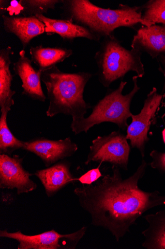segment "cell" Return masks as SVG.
<instances>
[{
    "mask_svg": "<svg viewBox=\"0 0 165 249\" xmlns=\"http://www.w3.org/2000/svg\"><path fill=\"white\" fill-rule=\"evenodd\" d=\"M87 230L83 227L75 232L61 234L53 230L34 235L4 230L0 231V237L16 241L18 249H75Z\"/></svg>",
    "mask_w": 165,
    "mask_h": 249,
    "instance_id": "52a82bcc",
    "label": "cell"
},
{
    "mask_svg": "<svg viewBox=\"0 0 165 249\" xmlns=\"http://www.w3.org/2000/svg\"><path fill=\"white\" fill-rule=\"evenodd\" d=\"M73 51L70 49L60 48H44L41 45L30 49L31 61L39 67V70L45 71L57 66L60 63L72 56Z\"/></svg>",
    "mask_w": 165,
    "mask_h": 249,
    "instance_id": "ac0fdd59",
    "label": "cell"
},
{
    "mask_svg": "<svg viewBox=\"0 0 165 249\" xmlns=\"http://www.w3.org/2000/svg\"><path fill=\"white\" fill-rule=\"evenodd\" d=\"M158 64V71L163 75L164 77V83L162 91V95L165 97V55H160L157 58Z\"/></svg>",
    "mask_w": 165,
    "mask_h": 249,
    "instance_id": "d4e9b609",
    "label": "cell"
},
{
    "mask_svg": "<svg viewBox=\"0 0 165 249\" xmlns=\"http://www.w3.org/2000/svg\"><path fill=\"white\" fill-rule=\"evenodd\" d=\"M10 3V1H5V0L0 1V15L2 16L5 15V14L7 12V9L9 6Z\"/></svg>",
    "mask_w": 165,
    "mask_h": 249,
    "instance_id": "484cf974",
    "label": "cell"
},
{
    "mask_svg": "<svg viewBox=\"0 0 165 249\" xmlns=\"http://www.w3.org/2000/svg\"><path fill=\"white\" fill-rule=\"evenodd\" d=\"M143 53L134 48L128 50L114 35L103 38L99 50L95 55L98 67V78L105 88L117 80L123 79L130 71L135 72L138 78L145 74L141 61Z\"/></svg>",
    "mask_w": 165,
    "mask_h": 249,
    "instance_id": "277c9868",
    "label": "cell"
},
{
    "mask_svg": "<svg viewBox=\"0 0 165 249\" xmlns=\"http://www.w3.org/2000/svg\"><path fill=\"white\" fill-rule=\"evenodd\" d=\"M137 79V75L133 77L134 87L127 95H123L127 84L123 80L116 89L109 90L105 97L93 107L88 117L73 121L71 128L74 133H87L93 126L106 122L115 124L122 130H127L128 120L133 116L130 109L131 103L140 89Z\"/></svg>",
    "mask_w": 165,
    "mask_h": 249,
    "instance_id": "5b68a950",
    "label": "cell"
},
{
    "mask_svg": "<svg viewBox=\"0 0 165 249\" xmlns=\"http://www.w3.org/2000/svg\"><path fill=\"white\" fill-rule=\"evenodd\" d=\"M149 228L142 232L143 247L148 249H165V210L146 215Z\"/></svg>",
    "mask_w": 165,
    "mask_h": 249,
    "instance_id": "e0dca14e",
    "label": "cell"
},
{
    "mask_svg": "<svg viewBox=\"0 0 165 249\" xmlns=\"http://www.w3.org/2000/svg\"><path fill=\"white\" fill-rule=\"evenodd\" d=\"M92 75L88 72L67 73L57 66L43 71L41 80L47 89L49 106L46 116H72L73 121L85 118L90 105L84 99L85 88Z\"/></svg>",
    "mask_w": 165,
    "mask_h": 249,
    "instance_id": "3957f363",
    "label": "cell"
},
{
    "mask_svg": "<svg viewBox=\"0 0 165 249\" xmlns=\"http://www.w3.org/2000/svg\"><path fill=\"white\" fill-rule=\"evenodd\" d=\"M32 61L26 56L25 50L19 53V58L13 64V70L22 82V94L35 101L44 102L46 100L41 86L42 71L36 70Z\"/></svg>",
    "mask_w": 165,
    "mask_h": 249,
    "instance_id": "8fae6325",
    "label": "cell"
},
{
    "mask_svg": "<svg viewBox=\"0 0 165 249\" xmlns=\"http://www.w3.org/2000/svg\"><path fill=\"white\" fill-rule=\"evenodd\" d=\"M101 165L95 169H92L83 175L78 178V180L83 185H90L96 182L99 178L103 177L100 171Z\"/></svg>",
    "mask_w": 165,
    "mask_h": 249,
    "instance_id": "7402d4cb",
    "label": "cell"
},
{
    "mask_svg": "<svg viewBox=\"0 0 165 249\" xmlns=\"http://www.w3.org/2000/svg\"><path fill=\"white\" fill-rule=\"evenodd\" d=\"M5 32L15 35L21 42L24 50L32 39L45 32V25L36 16H2Z\"/></svg>",
    "mask_w": 165,
    "mask_h": 249,
    "instance_id": "7c38bea8",
    "label": "cell"
},
{
    "mask_svg": "<svg viewBox=\"0 0 165 249\" xmlns=\"http://www.w3.org/2000/svg\"><path fill=\"white\" fill-rule=\"evenodd\" d=\"M43 185L45 194L51 197L69 184L78 180L70 171V164L64 161L57 163L34 174Z\"/></svg>",
    "mask_w": 165,
    "mask_h": 249,
    "instance_id": "5bb4252c",
    "label": "cell"
},
{
    "mask_svg": "<svg viewBox=\"0 0 165 249\" xmlns=\"http://www.w3.org/2000/svg\"><path fill=\"white\" fill-rule=\"evenodd\" d=\"M153 88L145 101L144 107L137 115H133L132 121L127 129L126 139L133 148L137 149L144 158L147 143L150 141L148 133L151 124L155 121L156 113L163 98Z\"/></svg>",
    "mask_w": 165,
    "mask_h": 249,
    "instance_id": "ba28073f",
    "label": "cell"
},
{
    "mask_svg": "<svg viewBox=\"0 0 165 249\" xmlns=\"http://www.w3.org/2000/svg\"><path fill=\"white\" fill-rule=\"evenodd\" d=\"M147 167L143 160L133 175L123 179L120 168L112 166L111 174L74 191L80 206L90 215L91 224L108 231L117 242L130 232L131 226L146 212L165 205V195L138 187Z\"/></svg>",
    "mask_w": 165,
    "mask_h": 249,
    "instance_id": "6da1fadb",
    "label": "cell"
},
{
    "mask_svg": "<svg viewBox=\"0 0 165 249\" xmlns=\"http://www.w3.org/2000/svg\"><path fill=\"white\" fill-rule=\"evenodd\" d=\"M14 52L11 47L0 51V107L1 109H11L15 102L13 96L16 92L12 89L13 77L10 69L11 55Z\"/></svg>",
    "mask_w": 165,
    "mask_h": 249,
    "instance_id": "2e32d148",
    "label": "cell"
},
{
    "mask_svg": "<svg viewBox=\"0 0 165 249\" xmlns=\"http://www.w3.org/2000/svg\"><path fill=\"white\" fill-rule=\"evenodd\" d=\"M162 137L164 142L165 144V128L162 131Z\"/></svg>",
    "mask_w": 165,
    "mask_h": 249,
    "instance_id": "4316f807",
    "label": "cell"
},
{
    "mask_svg": "<svg viewBox=\"0 0 165 249\" xmlns=\"http://www.w3.org/2000/svg\"><path fill=\"white\" fill-rule=\"evenodd\" d=\"M131 48L146 53L153 59L165 55V26H142L134 36Z\"/></svg>",
    "mask_w": 165,
    "mask_h": 249,
    "instance_id": "4fadbf2b",
    "label": "cell"
},
{
    "mask_svg": "<svg viewBox=\"0 0 165 249\" xmlns=\"http://www.w3.org/2000/svg\"><path fill=\"white\" fill-rule=\"evenodd\" d=\"M36 16L45 24V33L47 34H57L64 40L69 41L80 37L97 42L101 40L88 29L70 20L51 18L41 14Z\"/></svg>",
    "mask_w": 165,
    "mask_h": 249,
    "instance_id": "9a60e30c",
    "label": "cell"
},
{
    "mask_svg": "<svg viewBox=\"0 0 165 249\" xmlns=\"http://www.w3.org/2000/svg\"><path fill=\"white\" fill-rule=\"evenodd\" d=\"M24 8L21 5L20 1L17 0H12L10 1V5L7 9V12H9L10 17L18 16L21 14Z\"/></svg>",
    "mask_w": 165,
    "mask_h": 249,
    "instance_id": "cb8c5ba5",
    "label": "cell"
},
{
    "mask_svg": "<svg viewBox=\"0 0 165 249\" xmlns=\"http://www.w3.org/2000/svg\"><path fill=\"white\" fill-rule=\"evenodd\" d=\"M62 4L64 19L85 28L100 40L114 35L117 28L142 25L140 6L120 4L116 9H105L89 0H63Z\"/></svg>",
    "mask_w": 165,
    "mask_h": 249,
    "instance_id": "7a4b0ae2",
    "label": "cell"
},
{
    "mask_svg": "<svg viewBox=\"0 0 165 249\" xmlns=\"http://www.w3.org/2000/svg\"><path fill=\"white\" fill-rule=\"evenodd\" d=\"M142 25L150 27L157 24L165 26V0H150L140 6Z\"/></svg>",
    "mask_w": 165,
    "mask_h": 249,
    "instance_id": "ffe728a7",
    "label": "cell"
},
{
    "mask_svg": "<svg viewBox=\"0 0 165 249\" xmlns=\"http://www.w3.org/2000/svg\"><path fill=\"white\" fill-rule=\"evenodd\" d=\"M150 155L152 158V161L150 163L151 167L160 172L165 173V152L153 150Z\"/></svg>",
    "mask_w": 165,
    "mask_h": 249,
    "instance_id": "603a6c76",
    "label": "cell"
},
{
    "mask_svg": "<svg viewBox=\"0 0 165 249\" xmlns=\"http://www.w3.org/2000/svg\"><path fill=\"white\" fill-rule=\"evenodd\" d=\"M22 162L23 158L18 155H0V188L16 189L18 195L37 189L36 183L30 178L32 175L23 168Z\"/></svg>",
    "mask_w": 165,
    "mask_h": 249,
    "instance_id": "9c48e42d",
    "label": "cell"
},
{
    "mask_svg": "<svg viewBox=\"0 0 165 249\" xmlns=\"http://www.w3.org/2000/svg\"><path fill=\"white\" fill-rule=\"evenodd\" d=\"M11 109H1L0 118V153L10 155L14 151L23 149L25 142L16 138L9 128L7 123L8 112Z\"/></svg>",
    "mask_w": 165,
    "mask_h": 249,
    "instance_id": "d6986e66",
    "label": "cell"
},
{
    "mask_svg": "<svg viewBox=\"0 0 165 249\" xmlns=\"http://www.w3.org/2000/svg\"><path fill=\"white\" fill-rule=\"evenodd\" d=\"M127 140L120 131H113L103 137L99 136L92 141L85 164L88 165L94 162L101 165L108 162L127 170L131 151Z\"/></svg>",
    "mask_w": 165,
    "mask_h": 249,
    "instance_id": "8992f818",
    "label": "cell"
},
{
    "mask_svg": "<svg viewBox=\"0 0 165 249\" xmlns=\"http://www.w3.org/2000/svg\"><path fill=\"white\" fill-rule=\"evenodd\" d=\"M24 8L21 14L28 17L44 15L50 9L54 10L57 4L62 3L63 0H20Z\"/></svg>",
    "mask_w": 165,
    "mask_h": 249,
    "instance_id": "44dd1931",
    "label": "cell"
},
{
    "mask_svg": "<svg viewBox=\"0 0 165 249\" xmlns=\"http://www.w3.org/2000/svg\"><path fill=\"white\" fill-rule=\"evenodd\" d=\"M78 149L77 144L68 138L59 141L39 138L25 142L23 150L35 154L41 158L45 167H49L59 161L72 157Z\"/></svg>",
    "mask_w": 165,
    "mask_h": 249,
    "instance_id": "30bf717a",
    "label": "cell"
}]
</instances>
